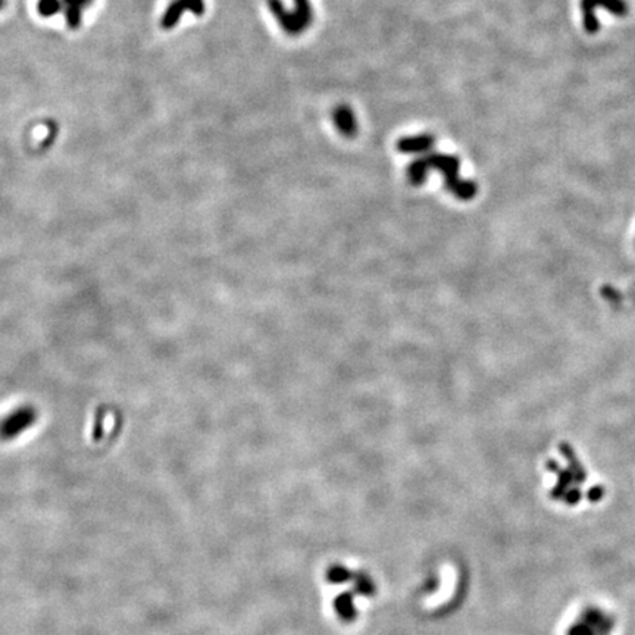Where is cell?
<instances>
[{
  "label": "cell",
  "instance_id": "3",
  "mask_svg": "<svg viewBox=\"0 0 635 635\" xmlns=\"http://www.w3.org/2000/svg\"><path fill=\"white\" fill-rule=\"evenodd\" d=\"M186 11H190L194 15L202 16L205 14V2L203 0H174L163 14L161 27L165 30L174 29Z\"/></svg>",
  "mask_w": 635,
  "mask_h": 635
},
{
  "label": "cell",
  "instance_id": "4",
  "mask_svg": "<svg viewBox=\"0 0 635 635\" xmlns=\"http://www.w3.org/2000/svg\"><path fill=\"white\" fill-rule=\"evenodd\" d=\"M332 119L340 134L345 137H355L357 134L359 121L349 105H338L332 112Z\"/></svg>",
  "mask_w": 635,
  "mask_h": 635
},
{
  "label": "cell",
  "instance_id": "5",
  "mask_svg": "<svg viewBox=\"0 0 635 635\" xmlns=\"http://www.w3.org/2000/svg\"><path fill=\"white\" fill-rule=\"evenodd\" d=\"M435 143L431 134H417L403 137L397 141V149L405 155H420L427 153Z\"/></svg>",
  "mask_w": 635,
  "mask_h": 635
},
{
  "label": "cell",
  "instance_id": "1",
  "mask_svg": "<svg viewBox=\"0 0 635 635\" xmlns=\"http://www.w3.org/2000/svg\"><path fill=\"white\" fill-rule=\"evenodd\" d=\"M295 6L287 11L281 0H266L274 18L278 21L280 27L290 36H300L308 31L313 22V8L310 0H293Z\"/></svg>",
  "mask_w": 635,
  "mask_h": 635
},
{
  "label": "cell",
  "instance_id": "8",
  "mask_svg": "<svg viewBox=\"0 0 635 635\" xmlns=\"http://www.w3.org/2000/svg\"><path fill=\"white\" fill-rule=\"evenodd\" d=\"M64 14H65V19H66L68 27L71 30H77L81 26L83 9L74 8V6H65L64 8Z\"/></svg>",
  "mask_w": 635,
  "mask_h": 635
},
{
  "label": "cell",
  "instance_id": "10",
  "mask_svg": "<svg viewBox=\"0 0 635 635\" xmlns=\"http://www.w3.org/2000/svg\"><path fill=\"white\" fill-rule=\"evenodd\" d=\"M5 6V0H0V9Z\"/></svg>",
  "mask_w": 635,
  "mask_h": 635
},
{
  "label": "cell",
  "instance_id": "9",
  "mask_svg": "<svg viewBox=\"0 0 635 635\" xmlns=\"http://www.w3.org/2000/svg\"><path fill=\"white\" fill-rule=\"evenodd\" d=\"M88 4H90V0H64L65 6H74V8H80V9H84Z\"/></svg>",
  "mask_w": 635,
  "mask_h": 635
},
{
  "label": "cell",
  "instance_id": "7",
  "mask_svg": "<svg viewBox=\"0 0 635 635\" xmlns=\"http://www.w3.org/2000/svg\"><path fill=\"white\" fill-rule=\"evenodd\" d=\"M39 12L43 16H54L64 11V0H39Z\"/></svg>",
  "mask_w": 635,
  "mask_h": 635
},
{
  "label": "cell",
  "instance_id": "2",
  "mask_svg": "<svg viewBox=\"0 0 635 635\" xmlns=\"http://www.w3.org/2000/svg\"><path fill=\"white\" fill-rule=\"evenodd\" d=\"M579 8L582 12L584 30L589 34L600 31V21L596 15L597 9H606L610 15L618 18H625L629 12L626 0H581Z\"/></svg>",
  "mask_w": 635,
  "mask_h": 635
},
{
  "label": "cell",
  "instance_id": "6",
  "mask_svg": "<svg viewBox=\"0 0 635 635\" xmlns=\"http://www.w3.org/2000/svg\"><path fill=\"white\" fill-rule=\"evenodd\" d=\"M430 171V165L427 159H418L409 165L407 177L413 184H421L427 180V174Z\"/></svg>",
  "mask_w": 635,
  "mask_h": 635
}]
</instances>
